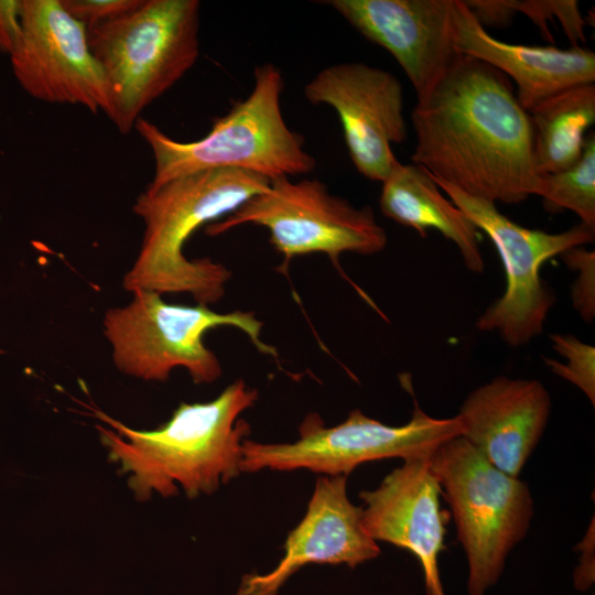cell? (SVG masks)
I'll return each mask as SVG.
<instances>
[{
	"label": "cell",
	"mask_w": 595,
	"mask_h": 595,
	"mask_svg": "<svg viewBox=\"0 0 595 595\" xmlns=\"http://www.w3.org/2000/svg\"><path fill=\"white\" fill-rule=\"evenodd\" d=\"M458 435L461 424L456 415L431 416L416 401L410 420L398 426L369 418L360 410L349 412L345 421L334 426H326L317 413H309L299 426L295 442L260 443L246 439L241 472L305 468L326 476H348L366 462L430 455Z\"/></svg>",
	"instance_id": "cell-9"
},
{
	"label": "cell",
	"mask_w": 595,
	"mask_h": 595,
	"mask_svg": "<svg viewBox=\"0 0 595 595\" xmlns=\"http://www.w3.org/2000/svg\"><path fill=\"white\" fill-rule=\"evenodd\" d=\"M313 105L335 109L353 164L366 178L383 182L400 163L392 143L407 137L399 79L364 63H339L318 72L305 86Z\"/></svg>",
	"instance_id": "cell-12"
},
{
	"label": "cell",
	"mask_w": 595,
	"mask_h": 595,
	"mask_svg": "<svg viewBox=\"0 0 595 595\" xmlns=\"http://www.w3.org/2000/svg\"><path fill=\"white\" fill-rule=\"evenodd\" d=\"M274 569L242 576L236 595H278L284 583L309 564L355 567L380 554L363 523V508L347 496V476L317 478L307 510L289 532Z\"/></svg>",
	"instance_id": "cell-14"
},
{
	"label": "cell",
	"mask_w": 595,
	"mask_h": 595,
	"mask_svg": "<svg viewBox=\"0 0 595 595\" xmlns=\"http://www.w3.org/2000/svg\"><path fill=\"white\" fill-rule=\"evenodd\" d=\"M430 467L450 505L467 560V594L486 595L533 517L528 484L490 464L461 435L430 455Z\"/></svg>",
	"instance_id": "cell-6"
},
{
	"label": "cell",
	"mask_w": 595,
	"mask_h": 595,
	"mask_svg": "<svg viewBox=\"0 0 595 595\" xmlns=\"http://www.w3.org/2000/svg\"><path fill=\"white\" fill-rule=\"evenodd\" d=\"M454 42L459 54L485 62L511 78L527 112L562 90L595 82L593 51L502 42L480 25L463 0H454Z\"/></svg>",
	"instance_id": "cell-17"
},
{
	"label": "cell",
	"mask_w": 595,
	"mask_h": 595,
	"mask_svg": "<svg viewBox=\"0 0 595 595\" xmlns=\"http://www.w3.org/2000/svg\"><path fill=\"white\" fill-rule=\"evenodd\" d=\"M551 398L537 379L498 376L463 401L461 436L501 472L519 477L547 428Z\"/></svg>",
	"instance_id": "cell-16"
},
{
	"label": "cell",
	"mask_w": 595,
	"mask_h": 595,
	"mask_svg": "<svg viewBox=\"0 0 595 595\" xmlns=\"http://www.w3.org/2000/svg\"><path fill=\"white\" fill-rule=\"evenodd\" d=\"M430 455L403 459L376 489L363 490L359 498L370 538L410 551L422 567L426 594L445 595L439 556L447 515L441 508L442 490L431 470Z\"/></svg>",
	"instance_id": "cell-15"
},
{
	"label": "cell",
	"mask_w": 595,
	"mask_h": 595,
	"mask_svg": "<svg viewBox=\"0 0 595 595\" xmlns=\"http://www.w3.org/2000/svg\"><path fill=\"white\" fill-rule=\"evenodd\" d=\"M258 391L242 379L208 402H182L171 418L154 430H134L106 413L96 416L112 429L97 425L109 461L118 473H130L128 486L145 501L153 491L175 496L178 483L187 498L210 495L241 472L242 443L250 425L239 415L255 405Z\"/></svg>",
	"instance_id": "cell-2"
},
{
	"label": "cell",
	"mask_w": 595,
	"mask_h": 595,
	"mask_svg": "<svg viewBox=\"0 0 595 595\" xmlns=\"http://www.w3.org/2000/svg\"><path fill=\"white\" fill-rule=\"evenodd\" d=\"M284 82L271 63L255 68V84L247 98L216 118L203 138L180 142L152 122L139 118L134 127L154 158V175L147 191L187 174L216 169L255 173L272 181L306 174L316 166L304 150V139L286 126L281 110Z\"/></svg>",
	"instance_id": "cell-4"
},
{
	"label": "cell",
	"mask_w": 595,
	"mask_h": 595,
	"mask_svg": "<svg viewBox=\"0 0 595 595\" xmlns=\"http://www.w3.org/2000/svg\"><path fill=\"white\" fill-rule=\"evenodd\" d=\"M518 12L527 15L545 35H548L547 22L555 18L562 25L566 36L578 46V42H585L584 20L578 2L575 0H526L517 1Z\"/></svg>",
	"instance_id": "cell-22"
},
{
	"label": "cell",
	"mask_w": 595,
	"mask_h": 595,
	"mask_svg": "<svg viewBox=\"0 0 595 595\" xmlns=\"http://www.w3.org/2000/svg\"><path fill=\"white\" fill-rule=\"evenodd\" d=\"M560 361L544 358L547 367L558 377L577 387L595 404V347L573 334L556 333L550 336Z\"/></svg>",
	"instance_id": "cell-21"
},
{
	"label": "cell",
	"mask_w": 595,
	"mask_h": 595,
	"mask_svg": "<svg viewBox=\"0 0 595 595\" xmlns=\"http://www.w3.org/2000/svg\"><path fill=\"white\" fill-rule=\"evenodd\" d=\"M594 520H592L583 540L577 544L580 562L574 571V585L578 591H587L595 581Z\"/></svg>",
	"instance_id": "cell-27"
},
{
	"label": "cell",
	"mask_w": 595,
	"mask_h": 595,
	"mask_svg": "<svg viewBox=\"0 0 595 595\" xmlns=\"http://www.w3.org/2000/svg\"><path fill=\"white\" fill-rule=\"evenodd\" d=\"M432 178L448 199L489 237L504 266L506 289L479 315L476 327L497 333L512 347L528 344L542 333L555 301L541 278V267L571 248L593 242L595 228L580 223L558 234L530 229L510 220L495 203L472 197Z\"/></svg>",
	"instance_id": "cell-10"
},
{
	"label": "cell",
	"mask_w": 595,
	"mask_h": 595,
	"mask_svg": "<svg viewBox=\"0 0 595 595\" xmlns=\"http://www.w3.org/2000/svg\"><path fill=\"white\" fill-rule=\"evenodd\" d=\"M561 257L569 268L577 272L572 286L573 306L585 322L592 323L595 316V252L574 247Z\"/></svg>",
	"instance_id": "cell-23"
},
{
	"label": "cell",
	"mask_w": 595,
	"mask_h": 595,
	"mask_svg": "<svg viewBox=\"0 0 595 595\" xmlns=\"http://www.w3.org/2000/svg\"><path fill=\"white\" fill-rule=\"evenodd\" d=\"M368 41L399 63L416 97L461 55L454 42V0L325 1Z\"/></svg>",
	"instance_id": "cell-13"
},
{
	"label": "cell",
	"mask_w": 595,
	"mask_h": 595,
	"mask_svg": "<svg viewBox=\"0 0 595 595\" xmlns=\"http://www.w3.org/2000/svg\"><path fill=\"white\" fill-rule=\"evenodd\" d=\"M132 294L129 304L108 310L102 321L115 365L129 376L165 381L181 367L197 385L214 382L221 376V365L203 337L219 326L237 327L260 353L278 356L277 349L262 340L263 323L253 312L218 313L202 304L167 303L149 290Z\"/></svg>",
	"instance_id": "cell-7"
},
{
	"label": "cell",
	"mask_w": 595,
	"mask_h": 595,
	"mask_svg": "<svg viewBox=\"0 0 595 595\" xmlns=\"http://www.w3.org/2000/svg\"><path fill=\"white\" fill-rule=\"evenodd\" d=\"M142 0H61L63 8L88 30L118 19Z\"/></svg>",
	"instance_id": "cell-24"
},
{
	"label": "cell",
	"mask_w": 595,
	"mask_h": 595,
	"mask_svg": "<svg viewBox=\"0 0 595 595\" xmlns=\"http://www.w3.org/2000/svg\"><path fill=\"white\" fill-rule=\"evenodd\" d=\"M474 18L485 28L509 25L518 13L516 0H463Z\"/></svg>",
	"instance_id": "cell-25"
},
{
	"label": "cell",
	"mask_w": 595,
	"mask_h": 595,
	"mask_svg": "<svg viewBox=\"0 0 595 595\" xmlns=\"http://www.w3.org/2000/svg\"><path fill=\"white\" fill-rule=\"evenodd\" d=\"M269 185L270 180L259 174L216 169L145 190L133 205L144 224L143 238L123 288L161 295L188 293L206 306L221 300L230 270L209 258L188 259L184 246L199 227L226 217Z\"/></svg>",
	"instance_id": "cell-3"
},
{
	"label": "cell",
	"mask_w": 595,
	"mask_h": 595,
	"mask_svg": "<svg viewBox=\"0 0 595 595\" xmlns=\"http://www.w3.org/2000/svg\"><path fill=\"white\" fill-rule=\"evenodd\" d=\"M528 115L537 174L566 170L581 159L585 133L595 122V84L562 90L533 107Z\"/></svg>",
	"instance_id": "cell-19"
},
{
	"label": "cell",
	"mask_w": 595,
	"mask_h": 595,
	"mask_svg": "<svg viewBox=\"0 0 595 595\" xmlns=\"http://www.w3.org/2000/svg\"><path fill=\"white\" fill-rule=\"evenodd\" d=\"M538 196L550 213L574 212L595 228V134L586 136L581 159L571 167L540 176Z\"/></svg>",
	"instance_id": "cell-20"
},
{
	"label": "cell",
	"mask_w": 595,
	"mask_h": 595,
	"mask_svg": "<svg viewBox=\"0 0 595 595\" xmlns=\"http://www.w3.org/2000/svg\"><path fill=\"white\" fill-rule=\"evenodd\" d=\"M197 0H142L87 31L110 88V120L128 133L142 110L174 86L199 55Z\"/></svg>",
	"instance_id": "cell-5"
},
{
	"label": "cell",
	"mask_w": 595,
	"mask_h": 595,
	"mask_svg": "<svg viewBox=\"0 0 595 595\" xmlns=\"http://www.w3.org/2000/svg\"><path fill=\"white\" fill-rule=\"evenodd\" d=\"M22 0H0V52L10 55L21 34Z\"/></svg>",
	"instance_id": "cell-26"
},
{
	"label": "cell",
	"mask_w": 595,
	"mask_h": 595,
	"mask_svg": "<svg viewBox=\"0 0 595 595\" xmlns=\"http://www.w3.org/2000/svg\"><path fill=\"white\" fill-rule=\"evenodd\" d=\"M246 224L268 229L270 244L283 256L282 270L298 256L325 253L337 264L345 252L376 255L388 241L370 206H354L317 178H274L268 190L207 225L205 232L218 236Z\"/></svg>",
	"instance_id": "cell-8"
},
{
	"label": "cell",
	"mask_w": 595,
	"mask_h": 595,
	"mask_svg": "<svg viewBox=\"0 0 595 595\" xmlns=\"http://www.w3.org/2000/svg\"><path fill=\"white\" fill-rule=\"evenodd\" d=\"M9 56L14 77L33 98L109 116V84L89 47L87 29L61 0H22L21 34Z\"/></svg>",
	"instance_id": "cell-11"
},
{
	"label": "cell",
	"mask_w": 595,
	"mask_h": 595,
	"mask_svg": "<svg viewBox=\"0 0 595 595\" xmlns=\"http://www.w3.org/2000/svg\"><path fill=\"white\" fill-rule=\"evenodd\" d=\"M414 164L462 193L518 204L538 194L528 112L509 78L459 55L411 113Z\"/></svg>",
	"instance_id": "cell-1"
},
{
	"label": "cell",
	"mask_w": 595,
	"mask_h": 595,
	"mask_svg": "<svg viewBox=\"0 0 595 595\" xmlns=\"http://www.w3.org/2000/svg\"><path fill=\"white\" fill-rule=\"evenodd\" d=\"M379 205L386 217L421 237H426L429 229L440 231L457 247L467 270L484 271L479 229L441 193L422 166L400 162L382 182Z\"/></svg>",
	"instance_id": "cell-18"
}]
</instances>
